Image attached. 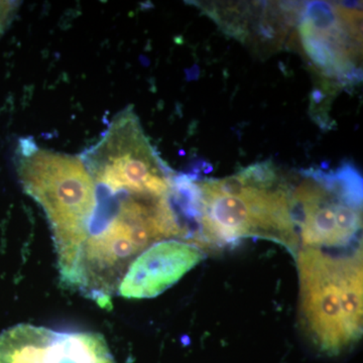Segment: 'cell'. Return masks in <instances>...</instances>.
<instances>
[{"instance_id":"3","label":"cell","mask_w":363,"mask_h":363,"mask_svg":"<svg viewBox=\"0 0 363 363\" xmlns=\"http://www.w3.org/2000/svg\"><path fill=\"white\" fill-rule=\"evenodd\" d=\"M295 260L303 330L320 352L337 355L362 336V247L341 257L300 248Z\"/></svg>"},{"instance_id":"2","label":"cell","mask_w":363,"mask_h":363,"mask_svg":"<svg viewBox=\"0 0 363 363\" xmlns=\"http://www.w3.org/2000/svg\"><path fill=\"white\" fill-rule=\"evenodd\" d=\"M14 164L23 191L47 217L67 276L89 233L97 207L96 186L80 156L42 149L30 138L18 140Z\"/></svg>"},{"instance_id":"7","label":"cell","mask_w":363,"mask_h":363,"mask_svg":"<svg viewBox=\"0 0 363 363\" xmlns=\"http://www.w3.org/2000/svg\"><path fill=\"white\" fill-rule=\"evenodd\" d=\"M204 250L188 241H160L140 253L117 289L125 298H156L178 283L205 259Z\"/></svg>"},{"instance_id":"8","label":"cell","mask_w":363,"mask_h":363,"mask_svg":"<svg viewBox=\"0 0 363 363\" xmlns=\"http://www.w3.org/2000/svg\"><path fill=\"white\" fill-rule=\"evenodd\" d=\"M21 2L0 1V37L11 25L14 16L18 13Z\"/></svg>"},{"instance_id":"1","label":"cell","mask_w":363,"mask_h":363,"mask_svg":"<svg viewBox=\"0 0 363 363\" xmlns=\"http://www.w3.org/2000/svg\"><path fill=\"white\" fill-rule=\"evenodd\" d=\"M194 206L197 230L193 243L203 250L247 238L272 241L294 259L300 250L292 190L279 181L269 162L219 180L194 183Z\"/></svg>"},{"instance_id":"4","label":"cell","mask_w":363,"mask_h":363,"mask_svg":"<svg viewBox=\"0 0 363 363\" xmlns=\"http://www.w3.org/2000/svg\"><path fill=\"white\" fill-rule=\"evenodd\" d=\"M80 157L100 194L164 197L173 190L175 177L150 145L133 106L118 112Z\"/></svg>"},{"instance_id":"5","label":"cell","mask_w":363,"mask_h":363,"mask_svg":"<svg viewBox=\"0 0 363 363\" xmlns=\"http://www.w3.org/2000/svg\"><path fill=\"white\" fill-rule=\"evenodd\" d=\"M300 247H348L362 228V180L351 167L305 175L292 191Z\"/></svg>"},{"instance_id":"6","label":"cell","mask_w":363,"mask_h":363,"mask_svg":"<svg viewBox=\"0 0 363 363\" xmlns=\"http://www.w3.org/2000/svg\"><path fill=\"white\" fill-rule=\"evenodd\" d=\"M0 363L116 362L101 334L18 324L0 333Z\"/></svg>"}]
</instances>
